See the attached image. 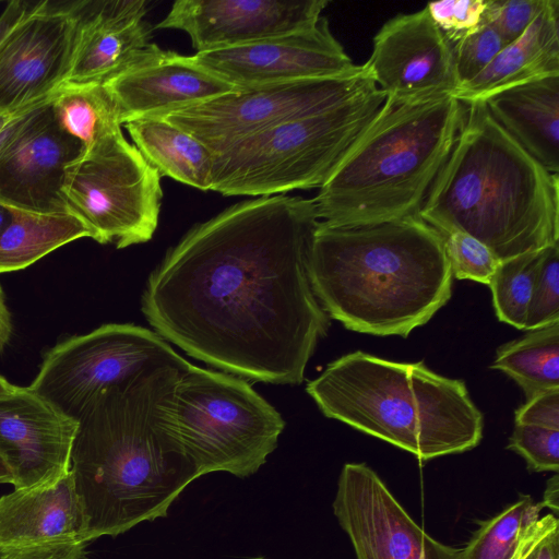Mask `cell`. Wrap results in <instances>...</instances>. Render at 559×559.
<instances>
[{
    "label": "cell",
    "mask_w": 559,
    "mask_h": 559,
    "mask_svg": "<svg viewBox=\"0 0 559 559\" xmlns=\"http://www.w3.org/2000/svg\"><path fill=\"white\" fill-rule=\"evenodd\" d=\"M319 222L302 197L227 207L167 252L147 281L143 314L197 359L254 381L301 383L330 325L308 276Z\"/></svg>",
    "instance_id": "1"
},
{
    "label": "cell",
    "mask_w": 559,
    "mask_h": 559,
    "mask_svg": "<svg viewBox=\"0 0 559 559\" xmlns=\"http://www.w3.org/2000/svg\"><path fill=\"white\" fill-rule=\"evenodd\" d=\"M186 370L160 368L110 386L79 418L70 472L88 543L166 516L200 477L171 421L175 385Z\"/></svg>",
    "instance_id": "2"
},
{
    "label": "cell",
    "mask_w": 559,
    "mask_h": 559,
    "mask_svg": "<svg viewBox=\"0 0 559 559\" xmlns=\"http://www.w3.org/2000/svg\"><path fill=\"white\" fill-rule=\"evenodd\" d=\"M312 292L346 329L406 337L451 297L442 235L419 216L338 226L319 222L308 254Z\"/></svg>",
    "instance_id": "3"
},
{
    "label": "cell",
    "mask_w": 559,
    "mask_h": 559,
    "mask_svg": "<svg viewBox=\"0 0 559 559\" xmlns=\"http://www.w3.org/2000/svg\"><path fill=\"white\" fill-rule=\"evenodd\" d=\"M465 104L452 151L418 216L441 235L467 234L500 260L559 242V176L493 120L484 100Z\"/></svg>",
    "instance_id": "4"
},
{
    "label": "cell",
    "mask_w": 559,
    "mask_h": 559,
    "mask_svg": "<svg viewBox=\"0 0 559 559\" xmlns=\"http://www.w3.org/2000/svg\"><path fill=\"white\" fill-rule=\"evenodd\" d=\"M320 411L425 461L472 450L484 418L465 382L421 361L399 362L357 350L306 388Z\"/></svg>",
    "instance_id": "5"
},
{
    "label": "cell",
    "mask_w": 559,
    "mask_h": 559,
    "mask_svg": "<svg viewBox=\"0 0 559 559\" xmlns=\"http://www.w3.org/2000/svg\"><path fill=\"white\" fill-rule=\"evenodd\" d=\"M464 114L465 104L454 96L386 98L312 199L319 221L352 226L418 216Z\"/></svg>",
    "instance_id": "6"
},
{
    "label": "cell",
    "mask_w": 559,
    "mask_h": 559,
    "mask_svg": "<svg viewBox=\"0 0 559 559\" xmlns=\"http://www.w3.org/2000/svg\"><path fill=\"white\" fill-rule=\"evenodd\" d=\"M373 92L241 139L213 154L211 191L271 197L321 188L385 103Z\"/></svg>",
    "instance_id": "7"
},
{
    "label": "cell",
    "mask_w": 559,
    "mask_h": 559,
    "mask_svg": "<svg viewBox=\"0 0 559 559\" xmlns=\"http://www.w3.org/2000/svg\"><path fill=\"white\" fill-rule=\"evenodd\" d=\"M173 429L200 476L248 477L276 449L285 421L241 378L193 365L177 380Z\"/></svg>",
    "instance_id": "8"
},
{
    "label": "cell",
    "mask_w": 559,
    "mask_h": 559,
    "mask_svg": "<svg viewBox=\"0 0 559 559\" xmlns=\"http://www.w3.org/2000/svg\"><path fill=\"white\" fill-rule=\"evenodd\" d=\"M61 194L99 243L127 248L151 240L157 228L160 175L123 133L84 148L67 166Z\"/></svg>",
    "instance_id": "9"
},
{
    "label": "cell",
    "mask_w": 559,
    "mask_h": 559,
    "mask_svg": "<svg viewBox=\"0 0 559 559\" xmlns=\"http://www.w3.org/2000/svg\"><path fill=\"white\" fill-rule=\"evenodd\" d=\"M190 366L155 331L109 323L49 349L28 388L78 421L96 395L110 386L156 369Z\"/></svg>",
    "instance_id": "10"
},
{
    "label": "cell",
    "mask_w": 559,
    "mask_h": 559,
    "mask_svg": "<svg viewBox=\"0 0 559 559\" xmlns=\"http://www.w3.org/2000/svg\"><path fill=\"white\" fill-rule=\"evenodd\" d=\"M376 88L360 66L347 75L235 87L164 119L216 154L249 135L337 107Z\"/></svg>",
    "instance_id": "11"
},
{
    "label": "cell",
    "mask_w": 559,
    "mask_h": 559,
    "mask_svg": "<svg viewBox=\"0 0 559 559\" xmlns=\"http://www.w3.org/2000/svg\"><path fill=\"white\" fill-rule=\"evenodd\" d=\"M332 507L356 559H461V549L426 533L365 463L343 466Z\"/></svg>",
    "instance_id": "12"
},
{
    "label": "cell",
    "mask_w": 559,
    "mask_h": 559,
    "mask_svg": "<svg viewBox=\"0 0 559 559\" xmlns=\"http://www.w3.org/2000/svg\"><path fill=\"white\" fill-rule=\"evenodd\" d=\"M361 68L394 102L453 96L460 85L453 45L426 7L388 20L374 35L371 55Z\"/></svg>",
    "instance_id": "13"
},
{
    "label": "cell",
    "mask_w": 559,
    "mask_h": 559,
    "mask_svg": "<svg viewBox=\"0 0 559 559\" xmlns=\"http://www.w3.org/2000/svg\"><path fill=\"white\" fill-rule=\"evenodd\" d=\"M192 58L233 87L341 76L360 69L334 37L324 16L305 29L195 52Z\"/></svg>",
    "instance_id": "14"
},
{
    "label": "cell",
    "mask_w": 559,
    "mask_h": 559,
    "mask_svg": "<svg viewBox=\"0 0 559 559\" xmlns=\"http://www.w3.org/2000/svg\"><path fill=\"white\" fill-rule=\"evenodd\" d=\"M74 31L64 2H33L0 44V114L47 99L66 83Z\"/></svg>",
    "instance_id": "15"
},
{
    "label": "cell",
    "mask_w": 559,
    "mask_h": 559,
    "mask_svg": "<svg viewBox=\"0 0 559 559\" xmlns=\"http://www.w3.org/2000/svg\"><path fill=\"white\" fill-rule=\"evenodd\" d=\"M87 544L70 471L0 497V559H86Z\"/></svg>",
    "instance_id": "16"
},
{
    "label": "cell",
    "mask_w": 559,
    "mask_h": 559,
    "mask_svg": "<svg viewBox=\"0 0 559 559\" xmlns=\"http://www.w3.org/2000/svg\"><path fill=\"white\" fill-rule=\"evenodd\" d=\"M326 0H177L157 29L188 34L197 52L246 45L314 25Z\"/></svg>",
    "instance_id": "17"
},
{
    "label": "cell",
    "mask_w": 559,
    "mask_h": 559,
    "mask_svg": "<svg viewBox=\"0 0 559 559\" xmlns=\"http://www.w3.org/2000/svg\"><path fill=\"white\" fill-rule=\"evenodd\" d=\"M51 100L0 151V202L8 206L35 212L67 210L61 194L64 171L84 147L57 124Z\"/></svg>",
    "instance_id": "18"
},
{
    "label": "cell",
    "mask_w": 559,
    "mask_h": 559,
    "mask_svg": "<svg viewBox=\"0 0 559 559\" xmlns=\"http://www.w3.org/2000/svg\"><path fill=\"white\" fill-rule=\"evenodd\" d=\"M78 421L28 386L0 394V453L14 489L53 483L70 471Z\"/></svg>",
    "instance_id": "19"
},
{
    "label": "cell",
    "mask_w": 559,
    "mask_h": 559,
    "mask_svg": "<svg viewBox=\"0 0 559 559\" xmlns=\"http://www.w3.org/2000/svg\"><path fill=\"white\" fill-rule=\"evenodd\" d=\"M75 23L66 82L105 83L150 56L146 0L64 1Z\"/></svg>",
    "instance_id": "20"
},
{
    "label": "cell",
    "mask_w": 559,
    "mask_h": 559,
    "mask_svg": "<svg viewBox=\"0 0 559 559\" xmlns=\"http://www.w3.org/2000/svg\"><path fill=\"white\" fill-rule=\"evenodd\" d=\"M104 84L122 126L133 119L165 118L235 88L198 64L192 56L158 46L145 59Z\"/></svg>",
    "instance_id": "21"
},
{
    "label": "cell",
    "mask_w": 559,
    "mask_h": 559,
    "mask_svg": "<svg viewBox=\"0 0 559 559\" xmlns=\"http://www.w3.org/2000/svg\"><path fill=\"white\" fill-rule=\"evenodd\" d=\"M484 102L512 140L547 171L559 175V75L508 87Z\"/></svg>",
    "instance_id": "22"
},
{
    "label": "cell",
    "mask_w": 559,
    "mask_h": 559,
    "mask_svg": "<svg viewBox=\"0 0 559 559\" xmlns=\"http://www.w3.org/2000/svg\"><path fill=\"white\" fill-rule=\"evenodd\" d=\"M552 75H559L558 0H549L526 31L453 96L462 103L484 100L508 87Z\"/></svg>",
    "instance_id": "23"
},
{
    "label": "cell",
    "mask_w": 559,
    "mask_h": 559,
    "mask_svg": "<svg viewBox=\"0 0 559 559\" xmlns=\"http://www.w3.org/2000/svg\"><path fill=\"white\" fill-rule=\"evenodd\" d=\"M123 127L133 145L160 177L211 190L213 153L198 139L164 118L133 119Z\"/></svg>",
    "instance_id": "24"
},
{
    "label": "cell",
    "mask_w": 559,
    "mask_h": 559,
    "mask_svg": "<svg viewBox=\"0 0 559 559\" xmlns=\"http://www.w3.org/2000/svg\"><path fill=\"white\" fill-rule=\"evenodd\" d=\"M9 207L11 221L0 234V274L25 269L76 239L91 238L86 226L67 210L35 212Z\"/></svg>",
    "instance_id": "25"
},
{
    "label": "cell",
    "mask_w": 559,
    "mask_h": 559,
    "mask_svg": "<svg viewBox=\"0 0 559 559\" xmlns=\"http://www.w3.org/2000/svg\"><path fill=\"white\" fill-rule=\"evenodd\" d=\"M51 109L60 129L84 148L122 133L116 104L104 83L66 82L55 93Z\"/></svg>",
    "instance_id": "26"
},
{
    "label": "cell",
    "mask_w": 559,
    "mask_h": 559,
    "mask_svg": "<svg viewBox=\"0 0 559 559\" xmlns=\"http://www.w3.org/2000/svg\"><path fill=\"white\" fill-rule=\"evenodd\" d=\"M491 368L512 378L526 401L559 389V320L500 346Z\"/></svg>",
    "instance_id": "27"
},
{
    "label": "cell",
    "mask_w": 559,
    "mask_h": 559,
    "mask_svg": "<svg viewBox=\"0 0 559 559\" xmlns=\"http://www.w3.org/2000/svg\"><path fill=\"white\" fill-rule=\"evenodd\" d=\"M531 496H522L495 516L480 523L461 559H511L540 518L543 509Z\"/></svg>",
    "instance_id": "28"
},
{
    "label": "cell",
    "mask_w": 559,
    "mask_h": 559,
    "mask_svg": "<svg viewBox=\"0 0 559 559\" xmlns=\"http://www.w3.org/2000/svg\"><path fill=\"white\" fill-rule=\"evenodd\" d=\"M539 252L500 261L488 285L498 319L519 330L525 328Z\"/></svg>",
    "instance_id": "29"
},
{
    "label": "cell",
    "mask_w": 559,
    "mask_h": 559,
    "mask_svg": "<svg viewBox=\"0 0 559 559\" xmlns=\"http://www.w3.org/2000/svg\"><path fill=\"white\" fill-rule=\"evenodd\" d=\"M559 320V242L540 250L524 330Z\"/></svg>",
    "instance_id": "30"
},
{
    "label": "cell",
    "mask_w": 559,
    "mask_h": 559,
    "mask_svg": "<svg viewBox=\"0 0 559 559\" xmlns=\"http://www.w3.org/2000/svg\"><path fill=\"white\" fill-rule=\"evenodd\" d=\"M452 276L489 285L500 260L474 237L454 231L442 235Z\"/></svg>",
    "instance_id": "31"
},
{
    "label": "cell",
    "mask_w": 559,
    "mask_h": 559,
    "mask_svg": "<svg viewBox=\"0 0 559 559\" xmlns=\"http://www.w3.org/2000/svg\"><path fill=\"white\" fill-rule=\"evenodd\" d=\"M508 449L520 454L533 472L557 473L559 469V430L515 425Z\"/></svg>",
    "instance_id": "32"
},
{
    "label": "cell",
    "mask_w": 559,
    "mask_h": 559,
    "mask_svg": "<svg viewBox=\"0 0 559 559\" xmlns=\"http://www.w3.org/2000/svg\"><path fill=\"white\" fill-rule=\"evenodd\" d=\"M504 46L497 31L487 24H483L475 33L453 44L459 86L480 74Z\"/></svg>",
    "instance_id": "33"
},
{
    "label": "cell",
    "mask_w": 559,
    "mask_h": 559,
    "mask_svg": "<svg viewBox=\"0 0 559 559\" xmlns=\"http://www.w3.org/2000/svg\"><path fill=\"white\" fill-rule=\"evenodd\" d=\"M487 0H444L430 2L426 9L440 32L453 45L483 25Z\"/></svg>",
    "instance_id": "34"
},
{
    "label": "cell",
    "mask_w": 559,
    "mask_h": 559,
    "mask_svg": "<svg viewBox=\"0 0 559 559\" xmlns=\"http://www.w3.org/2000/svg\"><path fill=\"white\" fill-rule=\"evenodd\" d=\"M548 2L549 0H487L483 24L496 29L507 46L527 29Z\"/></svg>",
    "instance_id": "35"
},
{
    "label": "cell",
    "mask_w": 559,
    "mask_h": 559,
    "mask_svg": "<svg viewBox=\"0 0 559 559\" xmlns=\"http://www.w3.org/2000/svg\"><path fill=\"white\" fill-rule=\"evenodd\" d=\"M511 559H559V522L555 514L540 516Z\"/></svg>",
    "instance_id": "36"
},
{
    "label": "cell",
    "mask_w": 559,
    "mask_h": 559,
    "mask_svg": "<svg viewBox=\"0 0 559 559\" xmlns=\"http://www.w3.org/2000/svg\"><path fill=\"white\" fill-rule=\"evenodd\" d=\"M515 425L559 430V389L542 392L515 411Z\"/></svg>",
    "instance_id": "37"
},
{
    "label": "cell",
    "mask_w": 559,
    "mask_h": 559,
    "mask_svg": "<svg viewBox=\"0 0 559 559\" xmlns=\"http://www.w3.org/2000/svg\"><path fill=\"white\" fill-rule=\"evenodd\" d=\"M53 95L16 111L0 114V151L41 106L52 99Z\"/></svg>",
    "instance_id": "38"
},
{
    "label": "cell",
    "mask_w": 559,
    "mask_h": 559,
    "mask_svg": "<svg viewBox=\"0 0 559 559\" xmlns=\"http://www.w3.org/2000/svg\"><path fill=\"white\" fill-rule=\"evenodd\" d=\"M33 2L10 1L0 14V44L29 11Z\"/></svg>",
    "instance_id": "39"
},
{
    "label": "cell",
    "mask_w": 559,
    "mask_h": 559,
    "mask_svg": "<svg viewBox=\"0 0 559 559\" xmlns=\"http://www.w3.org/2000/svg\"><path fill=\"white\" fill-rule=\"evenodd\" d=\"M12 333V323L10 312L4 301L2 288L0 286V353L9 343Z\"/></svg>",
    "instance_id": "40"
},
{
    "label": "cell",
    "mask_w": 559,
    "mask_h": 559,
    "mask_svg": "<svg viewBox=\"0 0 559 559\" xmlns=\"http://www.w3.org/2000/svg\"><path fill=\"white\" fill-rule=\"evenodd\" d=\"M559 480L558 474L556 473L547 483L546 490L544 492V499L540 502L543 507L549 508L555 512V515L558 512V498H559Z\"/></svg>",
    "instance_id": "41"
},
{
    "label": "cell",
    "mask_w": 559,
    "mask_h": 559,
    "mask_svg": "<svg viewBox=\"0 0 559 559\" xmlns=\"http://www.w3.org/2000/svg\"><path fill=\"white\" fill-rule=\"evenodd\" d=\"M14 483V475L4 460V457L0 453V484H12Z\"/></svg>",
    "instance_id": "42"
},
{
    "label": "cell",
    "mask_w": 559,
    "mask_h": 559,
    "mask_svg": "<svg viewBox=\"0 0 559 559\" xmlns=\"http://www.w3.org/2000/svg\"><path fill=\"white\" fill-rule=\"evenodd\" d=\"M11 221L10 207L0 202V234L4 230Z\"/></svg>",
    "instance_id": "43"
},
{
    "label": "cell",
    "mask_w": 559,
    "mask_h": 559,
    "mask_svg": "<svg viewBox=\"0 0 559 559\" xmlns=\"http://www.w3.org/2000/svg\"><path fill=\"white\" fill-rule=\"evenodd\" d=\"M13 388L14 385L0 374V394L9 392Z\"/></svg>",
    "instance_id": "44"
}]
</instances>
